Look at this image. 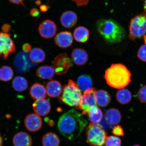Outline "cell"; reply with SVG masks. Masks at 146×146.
I'll list each match as a JSON object with an SVG mask.
<instances>
[{
    "mask_svg": "<svg viewBox=\"0 0 146 146\" xmlns=\"http://www.w3.org/2000/svg\"><path fill=\"white\" fill-rule=\"evenodd\" d=\"M87 123L82 114L72 109L60 117L58 127L60 132L65 137L70 140H74L81 135Z\"/></svg>",
    "mask_w": 146,
    "mask_h": 146,
    "instance_id": "obj_1",
    "label": "cell"
},
{
    "mask_svg": "<svg viewBox=\"0 0 146 146\" xmlns=\"http://www.w3.org/2000/svg\"><path fill=\"white\" fill-rule=\"evenodd\" d=\"M96 25L98 33L107 42L119 43L125 37V29L114 20L100 19L97 22Z\"/></svg>",
    "mask_w": 146,
    "mask_h": 146,
    "instance_id": "obj_2",
    "label": "cell"
},
{
    "mask_svg": "<svg viewBox=\"0 0 146 146\" xmlns=\"http://www.w3.org/2000/svg\"><path fill=\"white\" fill-rule=\"evenodd\" d=\"M131 73L125 65L114 64L105 71L104 77L109 86L121 89L127 86L131 81Z\"/></svg>",
    "mask_w": 146,
    "mask_h": 146,
    "instance_id": "obj_3",
    "label": "cell"
},
{
    "mask_svg": "<svg viewBox=\"0 0 146 146\" xmlns=\"http://www.w3.org/2000/svg\"><path fill=\"white\" fill-rule=\"evenodd\" d=\"M81 90L75 82L69 80L68 84L64 87L62 95L60 100L63 103L71 107L79 106L82 96Z\"/></svg>",
    "mask_w": 146,
    "mask_h": 146,
    "instance_id": "obj_4",
    "label": "cell"
},
{
    "mask_svg": "<svg viewBox=\"0 0 146 146\" xmlns=\"http://www.w3.org/2000/svg\"><path fill=\"white\" fill-rule=\"evenodd\" d=\"M86 137L90 146H104L107 133L102 125L90 123L86 129Z\"/></svg>",
    "mask_w": 146,
    "mask_h": 146,
    "instance_id": "obj_5",
    "label": "cell"
},
{
    "mask_svg": "<svg viewBox=\"0 0 146 146\" xmlns=\"http://www.w3.org/2000/svg\"><path fill=\"white\" fill-rule=\"evenodd\" d=\"M129 31V38L131 40L143 37L146 34V13L138 15L132 18Z\"/></svg>",
    "mask_w": 146,
    "mask_h": 146,
    "instance_id": "obj_6",
    "label": "cell"
},
{
    "mask_svg": "<svg viewBox=\"0 0 146 146\" xmlns=\"http://www.w3.org/2000/svg\"><path fill=\"white\" fill-rule=\"evenodd\" d=\"M15 51V45L11 37V34L0 32V57L6 60Z\"/></svg>",
    "mask_w": 146,
    "mask_h": 146,
    "instance_id": "obj_7",
    "label": "cell"
},
{
    "mask_svg": "<svg viewBox=\"0 0 146 146\" xmlns=\"http://www.w3.org/2000/svg\"><path fill=\"white\" fill-rule=\"evenodd\" d=\"M96 89L93 88L84 92L79 106L76 109L82 111L83 115L87 114L91 108L97 106L95 98Z\"/></svg>",
    "mask_w": 146,
    "mask_h": 146,
    "instance_id": "obj_8",
    "label": "cell"
},
{
    "mask_svg": "<svg viewBox=\"0 0 146 146\" xmlns=\"http://www.w3.org/2000/svg\"><path fill=\"white\" fill-rule=\"evenodd\" d=\"M52 67L56 74L61 75L68 72L72 65V60L66 54H60L55 58L52 62Z\"/></svg>",
    "mask_w": 146,
    "mask_h": 146,
    "instance_id": "obj_9",
    "label": "cell"
},
{
    "mask_svg": "<svg viewBox=\"0 0 146 146\" xmlns=\"http://www.w3.org/2000/svg\"><path fill=\"white\" fill-rule=\"evenodd\" d=\"M38 31L42 37L50 39L55 35L57 31V27L54 21L46 20L40 25Z\"/></svg>",
    "mask_w": 146,
    "mask_h": 146,
    "instance_id": "obj_10",
    "label": "cell"
},
{
    "mask_svg": "<svg viewBox=\"0 0 146 146\" xmlns=\"http://www.w3.org/2000/svg\"><path fill=\"white\" fill-rule=\"evenodd\" d=\"M25 127L29 131L35 132L39 131L42 125V121L39 115L31 113L27 115L24 121Z\"/></svg>",
    "mask_w": 146,
    "mask_h": 146,
    "instance_id": "obj_11",
    "label": "cell"
},
{
    "mask_svg": "<svg viewBox=\"0 0 146 146\" xmlns=\"http://www.w3.org/2000/svg\"><path fill=\"white\" fill-rule=\"evenodd\" d=\"M55 43L60 48H67L72 45L73 38L72 33L70 32H61L58 33L54 38Z\"/></svg>",
    "mask_w": 146,
    "mask_h": 146,
    "instance_id": "obj_12",
    "label": "cell"
},
{
    "mask_svg": "<svg viewBox=\"0 0 146 146\" xmlns=\"http://www.w3.org/2000/svg\"><path fill=\"white\" fill-rule=\"evenodd\" d=\"M78 20L77 15L72 11H67L63 12L60 18L62 26L66 29H71L75 26Z\"/></svg>",
    "mask_w": 146,
    "mask_h": 146,
    "instance_id": "obj_13",
    "label": "cell"
},
{
    "mask_svg": "<svg viewBox=\"0 0 146 146\" xmlns=\"http://www.w3.org/2000/svg\"><path fill=\"white\" fill-rule=\"evenodd\" d=\"M33 107L36 114L43 116L46 115L50 112L51 105L48 100H38L33 104Z\"/></svg>",
    "mask_w": 146,
    "mask_h": 146,
    "instance_id": "obj_14",
    "label": "cell"
},
{
    "mask_svg": "<svg viewBox=\"0 0 146 146\" xmlns=\"http://www.w3.org/2000/svg\"><path fill=\"white\" fill-rule=\"evenodd\" d=\"M105 118L108 124L111 125H117L121 120V115L120 111L117 109H109L106 111Z\"/></svg>",
    "mask_w": 146,
    "mask_h": 146,
    "instance_id": "obj_15",
    "label": "cell"
},
{
    "mask_svg": "<svg viewBox=\"0 0 146 146\" xmlns=\"http://www.w3.org/2000/svg\"><path fill=\"white\" fill-rule=\"evenodd\" d=\"M14 146H32L31 137L27 133L21 132L15 135L13 139Z\"/></svg>",
    "mask_w": 146,
    "mask_h": 146,
    "instance_id": "obj_16",
    "label": "cell"
},
{
    "mask_svg": "<svg viewBox=\"0 0 146 146\" xmlns=\"http://www.w3.org/2000/svg\"><path fill=\"white\" fill-rule=\"evenodd\" d=\"M47 95L52 98L58 97L62 92L61 83L56 80H51L47 83L46 87Z\"/></svg>",
    "mask_w": 146,
    "mask_h": 146,
    "instance_id": "obj_17",
    "label": "cell"
},
{
    "mask_svg": "<svg viewBox=\"0 0 146 146\" xmlns=\"http://www.w3.org/2000/svg\"><path fill=\"white\" fill-rule=\"evenodd\" d=\"M88 57L86 51L82 48H75L72 52V61L78 65H85L88 60Z\"/></svg>",
    "mask_w": 146,
    "mask_h": 146,
    "instance_id": "obj_18",
    "label": "cell"
},
{
    "mask_svg": "<svg viewBox=\"0 0 146 146\" xmlns=\"http://www.w3.org/2000/svg\"><path fill=\"white\" fill-rule=\"evenodd\" d=\"M30 94L34 99H45L46 97V91L44 86L38 83L34 84L31 87Z\"/></svg>",
    "mask_w": 146,
    "mask_h": 146,
    "instance_id": "obj_19",
    "label": "cell"
},
{
    "mask_svg": "<svg viewBox=\"0 0 146 146\" xmlns=\"http://www.w3.org/2000/svg\"><path fill=\"white\" fill-rule=\"evenodd\" d=\"M90 33L88 29L84 27H78L74 32V36L76 41L80 43H85L88 40Z\"/></svg>",
    "mask_w": 146,
    "mask_h": 146,
    "instance_id": "obj_20",
    "label": "cell"
},
{
    "mask_svg": "<svg viewBox=\"0 0 146 146\" xmlns=\"http://www.w3.org/2000/svg\"><path fill=\"white\" fill-rule=\"evenodd\" d=\"M95 98L96 103L102 107H107L111 101V97L107 91L100 90L96 91Z\"/></svg>",
    "mask_w": 146,
    "mask_h": 146,
    "instance_id": "obj_21",
    "label": "cell"
},
{
    "mask_svg": "<svg viewBox=\"0 0 146 146\" xmlns=\"http://www.w3.org/2000/svg\"><path fill=\"white\" fill-rule=\"evenodd\" d=\"M36 75L43 80H52L55 74L54 69L52 66H43L38 68L36 72Z\"/></svg>",
    "mask_w": 146,
    "mask_h": 146,
    "instance_id": "obj_22",
    "label": "cell"
},
{
    "mask_svg": "<svg viewBox=\"0 0 146 146\" xmlns=\"http://www.w3.org/2000/svg\"><path fill=\"white\" fill-rule=\"evenodd\" d=\"M90 121L92 123L98 125L103 119V113L101 110L97 106L91 108L87 113Z\"/></svg>",
    "mask_w": 146,
    "mask_h": 146,
    "instance_id": "obj_23",
    "label": "cell"
},
{
    "mask_svg": "<svg viewBox=\"0 0 146 146\" xmlns=\"http://www.w3.org/2000/svg\"><path fill=\"white\" fill-rule=\"evenodd\" d=\"M42 143L43 146H59L60 141L57 135L53 133L49 132L43 136Z\"/></svg>",
    "mask_w": 146,
    "mask_h": 146,
    "instance_id": "obj_24",
    "label": "cell"
},
{
    "mask_svg": "<svg viewBox=\"0 0 146 146\" xmlns=\"http://www.w3.org/2000/svg\"><path fill=\"white\" fill-rule=\"evenodd\" d=\"M77 84L80 90L84 92L92 88L93 85L91 78L87 74L80 76L77 80Z\"/></svg>",
    "mask_w": 146,
    "mask_h": 146,
    "instance_id": "obj_25",
    "label": "cell"
},
{
    "mask_svg": "<svg viewBox=\"0 0 146 146\" xmlns=\"http://www.w3.org/2000/svg\"><path fill=\"white\" fill-rule=\"evenodd\" d=\"M116 99L118 102L122 105H126L132 100L131 93L127 89H121L118 91L116 94Z\"/></svg>",
    "mask_w": 146,
    "mask_h": 146,
    "instance_id": "obj_26",
    "label": "cell"
},
{
    "mask_svg": "<svg viewBox=\"0 0 146 146\" xmlns=\"http://www.w3.org/2000/svg\"><path fill=\"white\" fill-rule=\"evenodd\" d=\"M29 57L33 62L41 63L45 59V54L44 51L41 48H34L30 51Z\"/></svg>",
    "mask_w": 146,
    "mask_h": 146,
    "instance_id": "obj_27",
    "label": "cell"
},
{
    "mask_svg": "<svg viewBox=\"0 0 146 146\" xmlns=\"http://www.w3.org/2000/svg\"><path fill=\"white\" fill-rule=\"evenodd\" d=\"M12 85L15 90L18 92H21L27 89L28 87V83L25 78L17 76L13 81Z\"/></svg>",
    "mask_w": 146,
    "mask_h": 146,
    "instance_id": "obj_28",
    "label": "cell"
},
{
    "mask_svg": "<svg viewBox=\"0 0 146 146\" xmlns=\"http://www.w3.org/2000/svg\"><path fill=\"white\" fill-rule=\"evenodd\" d=\"M14 72L11 67L8 66H3L0 68V80L7 82L13 77Z\"/></svg>",
    "mask_w": 146,
    "mask_h": 146,
    "instance_id": "obj_29",
    "label": "cell"
},
{
    "mask_svg": "<svg viewBox=\"0 0 146 146\" xmlns=\"http://www.w3.org/2000/svg\"><path fill=\"white\" fill-rule=\"evenodd\" d=\"M121 140L118 137L110 136L108 137L105 142V146H121Z\"/></svg>",
    "mask_w": 146,
    "mask_h": 146,
    "instance_id": "obj_30",
    "label": "cell"
},
{
    "mask_svg": "<svg viewBox=\"0 0 146 146\" xmlns=\"http://www.w3.org/2000/svg\"><path fill=\"white\" fill-rule=\"evenodd\" d=\"M137 96L138 99L141 103L146 104V85L139 90Z\"/></svg>",
    "mask_w": 146,
    "mask_h": 146,
    "instance_id": "obj_31",
    "label": "cell"
},
{
    "mask_svg": "<svg viewBox=\"0 0 146 146\" xmlns=\"http://www.w3.org/2000/svg\"><path fill=\"white\" fill-rule=\"evenodd\" d=\"M139 59L146 62V44L141 46L137 54Z\"/></svg>",
    "mask_w": 146,
    "mask_h": 146,
    "instance_id": "obj_32",
    "label": "cell"
},
{
    "mask_svg": "<svg viewBox=\"0 0 146 146\" xmlns=\"http://www.w3.org/2000/svg\"><path fill=\"white\" fill-rule=\"evenodd\" d=\"M112 133L115 135L122 137L124 135L123 128L120 125L115 126L113 128Z\"/></svg>",
    "mask_w": 146,
    "mask_h": 146,
    "instance_id": "obj_33",
    "label": "cell"
},
{
    "mask_svg": "<svg viewBox=\"0 0 146 146\" xmlns=\"http://www.w3.org/2000/svg\"><path fill=\"white\" fill-rule=\"evenodd\" d=\"M72 1L74 2L77 6L81 7L88 4L89 0H72Z\"/></svg>",
    "mask_w": 146,
    "mask_h": 146,
    "instance_id": "obj_34",
    "label": "cell"
},
{
    "mask_svg": "<svg viewBox=\"0 0 146 146\" xmlns=\"http://www.w3.org/2000/svg\"><path fill=\"white\" fill-rule=\"evenodd\" d=\"M30 13L31 15L33 17H36L39 16L40 14V12L38 9L34 8L31 10Z\"/></svg>",
    "mask_w": 146,
    "mask_h": 146,
    "instance_id": "obj_35",
    "label": "cell"
},
{
    "mask_svg": "<svg viewBox=\"0 0 146 146\" xmlns=\"http://www.w3.org/2000/svg\"><path fill=\"white\" fill-rule=\"evenodd\" d=\"M23 48L25 52H29L31 50V46L29 44L26 43L23 45Z\"/></svg>",
    "mask_w": 146,
    "mask_h": 146,
    "instance_id": "obj_36",
    "label": "cell"
},
{
    "mask_svg": "<svg viewBox=\"0 0 146 146\" xmlns=\"http://www.w3.org/2000/svg\"><path fill=\"white\" fill-rule=\"evenodd\" d=\"M11 29V27L10 25L8 24H5L3 25L2 27V30L3 32L5 33H8Z\"/></svg>",
    "mask_w": 146,
    "mask_h": 146,
    "instance_id": "obj_37",
    "label": "cell"
},
{
    "mask_svg": "<svg viewBox=\"0 0 146 146\" xmlns=\"http://www.w3.org/2000/svg\"><path fill=\"white\" fill-rule=\"evenodd\" d=\"M50 8V7L46 5H40V10L41 12H45L47 11Z\"/></svg>",
    "mask_w": 146,
    "mask_h": 146,
    "instance_id": "obj_38",
    "label": "cell"
},
{
    "mask_svg": "<svg viewBox=\"0 0 146 146\" xmlns=\"http://www.w3.org/2000/svg\"><path fill=\"white\" fill-rule=\"evenodd\" d=\"M11 2L14 3V4L17 5H24V0H9Z\"/></svg>",
    "mask_w": 146,
    "mask_h": 146,
    "instance_id": "obj_39",
    "label": "cell"
},
{
    "mask_svg": "<svg viewBox=\"0 0 146 146\" xmlns=\"http://www.w3.org/2000/svg\"><path fill=\"white\" fill-rule=\"evenodd\" d=\"M3 144V139L2 137L0 135V146H2Z\"/></svg>",
    "mask_w": 146,
    "mask_h": 146,
    "instance_id": "obj_40",
    "label": "cell"
},
{
    "mask_svg": "<svg viewBox=\"0 0 146 146\" xmlns=\"http://www.w3.org/2000/svg\"><path fill=\"white\" fill-rule=\"evenodd\" d=\"M143 8L145 13H146V0H145L143 4Z\"/></svg>",
    "mask_w": 146,
    "mask_h": 146,
    "instance_id": "obj_41",
    "label": "cell"
},
{
    "mask_svg": "<svg viewBox=\"0 0 146 146\" xmlns=\"http://www.w3.org/2000/svg\"><path fill=\"white\" fill-rule=\"evenodd\" d=\"M36 3L37 5H39L41 4V1L39 0H38V1H36Z\"/></svg>",
    "mask_w": 146,
    "mask_h": 146,
    "instance_id": "obj_42",
    "label": "cell"
},
{
    "mask_svg": "<svg viewBox=\"0 0 146 146\" xmlns=\"http://www.w3.org/2000/svg\"><path fill=\"white\" fill-rule=\"evenodd\" d=\"M144 40H145V42L146 44V35H145L143 36Z\"/></svg>",
    "mask_w": 146,
    "mask_h": 146,
    "instance_id": "obj_43",
    "label": "cell"
},
{
    "mask_svg": "<svg viewBox=\"0 0 146 146\" xmlns=\"http://www.w3.org/2000/svg\"><path fill=\"white\" fill-rule=\"evenodd\" d=\"M132 146H140L139 145H133Z\"/></svg>",
    "mask_w": 146,
    "mask_h": 146,
    "instance_id": "obj_44",
    "label": "cell"
},
{
    "mask_svg": "<svg viewBox=\"0 0 146 146\" xmlns=\"http://www.w3.org/2000/svg\"></svg>",
    "mask_w": 146,
    "mask_h": 146,
    "instance_id": "obj_45",
    "label": "cell"
}]
</instances>
